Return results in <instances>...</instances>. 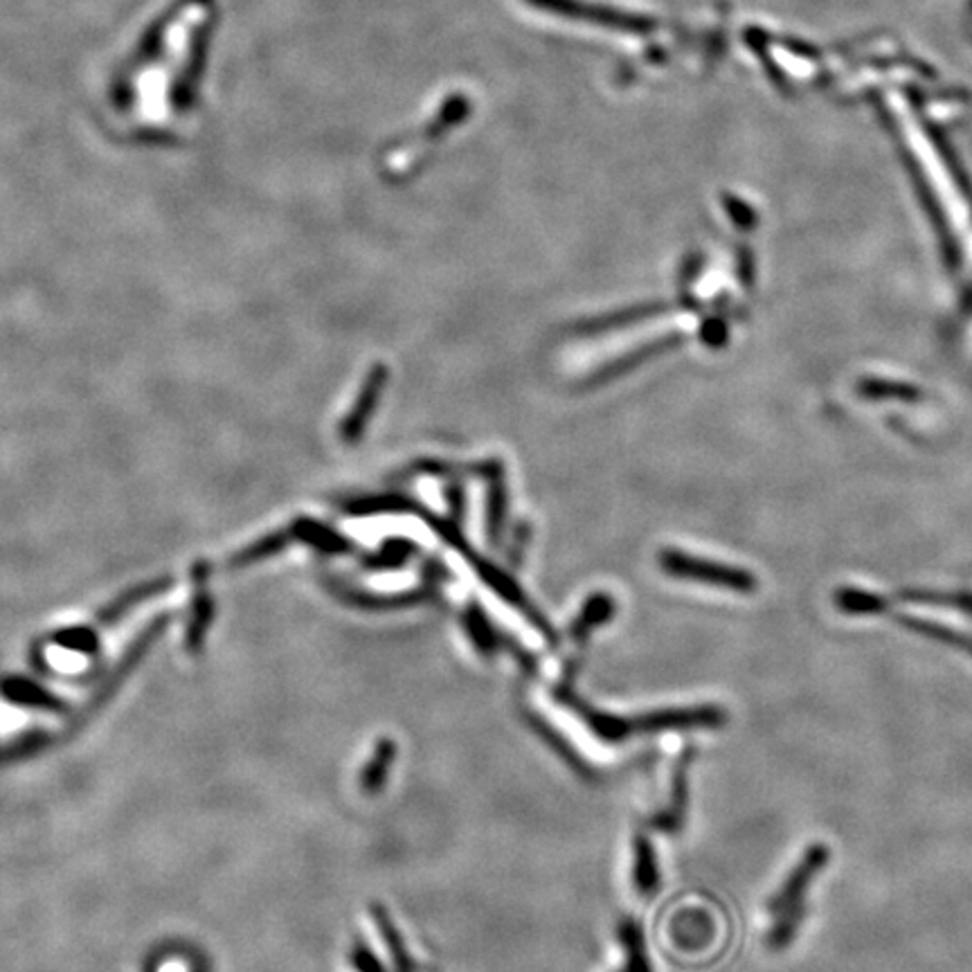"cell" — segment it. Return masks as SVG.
Listing matches in <instances>:
<instances>
[{
	"instance_id": "cell-1",
	"label": "cell",
	"mask_w": 972,
	"mask_h": 972,
	"mask_svg": "<svg viewBox=\"0 0 972 972\" xmlns=\"http://www.w3.org/2000/svg\"><path fill=\"white\" fill-rule=\"evenodd\" d=\"M525 3L529 8L540 10V12L563 17L568 21H581V23H590V25H599V28H608V30H617V32L647 34V32H653L658 28V23L653 19L623 12L617 8H608V6H597V3L592 6V3H586V0H525Z\"/></svg>"
},
{
	"instance_id": "cell-2",
	"label": "cell",
	"mask_w": 972,
	"mask_h": 972,
	"mask_svg": "<svg viewBox=\"0 0 972 972\" xmlns=\"http://www.w3.org/2000/svg\"><path fill=\"white\" fill-rule=\"evenodd\" d=\"M660 566L673 579H686V581L707 583V586L727 588V590H736V592H752L756 588V579L741 568L696 559V557H691V554L675 551V549H666L660 554Z\"/></svg>"
},
{
	"instance_id": "cell-3",
	"label": "cell",
	"mask_w": 972,
	"mask_h": 972,
	"mask_svg": "<svg viewBox=\"0 0 972 972\" xmlns=\"http://www.w3.org/2000/svg\"><path fill=\"white\" fill-rule=\"evenodd\" d=\"M727 721V714L718 705H691V707H664L638 716H627L629 736L675 732V730H718Z\"/></svg>"
},
{
	"instance_id": "cell-4",
	"label": "cell",
	"mask_w": 972,
	"mask_h": 972,
	"mask_svg": "<svg viewBox=\"0 0 972 972\" xmlns=\"http://www.w3.org/2000/svg\"><path fill=\"white\" fill-rule=\"evenodd\" d=\"M828 860H830V849L826 845H821V842L810 845L802 854V858L795 865V869L786 876V880L779 887V891L768 900L771 917H777V914H782L788 908L804 906L808 887L813 885L817 873L828 865Z\"/></svg>"
},
{
	"instance_id": "cell-5",
	"label": "cell",
	"mask_w": 972,
	"mask_h": 972,
	"mask_svg": "<svg viewBox=\"0 0 972 972\" xmlns=\"http://www.w3.org/2000/svg\"><path fill=\"white\" fill-rule=\"evenodd\" d=\"M693 747H686L678 763L673 768V777H671V795H669V804L664 810H660L653 817V828L660 833H678L682 828V824L686 821V808H689V771L693 763Z\"/></svg>"
},
{
	"instance_id": "cell-6",
	"label": "cell",
	"mask_w": 972,
	"mask_h": 972,
	"mask_svg": "<svg viewBox=\"0 0 972 972\" xmlns=\"http://www.w3.org/2000/svg\"><path fill=\"white\" fill-rule=\"evenodd\" d=\"M385 383H387V370L383 365L372 368V372L368 374V379L363 383V390H361L356 403L352 405L350 414H347V420L340 424V437L344 442L352 444V442L361 440L365 426L372 420V412L376 410V405L381 401Z\"/></svg>"
},
{
	"instance_id": "cell-7",
	"label": "cell",
	"mask_w": 972,
	"mask_h": 972,
	"mask_svg": "<svg viewBox=\"0 0 972 972\" xmlns=\"http://www.w3.org/2000/svg\"><path fill=\"white\" fill-rule=\"evenodd\" d=\"M207 581V566L205 563H196L194 566V603H192V619L187 627V649L189 651H198V647L203 644V638L210 629V623L215 619V601L205 588Z\"/></svg>"
},
{
	"instance_id": "cell-8",
	"label": "cell",
	"mask_w": 972,
	"mask_h": 972,
	"mask_svg": "<svg viewBox=\"0 0 972 972\" xmlns=\"http://www.w3.org/2000/svg\"><path fill=\"white\" fill-rule=\"evenodd\" d=\"M396 754H399V745L390 736H381L374 743L372 754H370L368 763L361 771V777H359V786L365 795L372 797L385 788V784L390 779V771L396 761Z\"/></svg>"
},
{
	"instance_id": "cell-9",
	"label": "cell",
	"mask_w": 972,
	"mask_h": 972,
	"mask_svg": "<svg viewBox=\"0 0 972 972\" xmlns=\"http://www.w3.org/2000/svg\"><path fill=\"white\" fill-rule=\"evenodd\" d=\"M633 885L638 893L644 898L655 896L662 885L653 842L649 840V836H644V833H638L633 842Z\"/></svg>"
},
{
	"instance_id": "cell-10",
	"label": "cell",
	"mask_w": 972,
	"mask_h": 972,
	"mask_svg": "<svg viewBox=\"0 0 972 972\" xmlns=\"http://www.w3.org/2000/svg\"><path fill=\"white\" fill-rule=\"evenodd\" d=\"M614 617V599L606 592H594L588 597V601L581 606L579 617L570 623V638L579 644L588 642V638L601 629Z\"/></svg>"
},
{
	"instance_id": "cell-11",
	"label": "cell",
	"mask_w": 972,
	"mask_h": 972,
	"mask_svg": "<svg viewBox=\"0 0 972 972\" xmlns=\"http://www.w3.org/2000/svg\"><path fill=\"white\" fill-rule=\"evenodd\" d=\"M464 631L466 638L471 640L473 649L482 655V658H494L498 651H503V638L498 635V631L494 629V623L489 621V617L484 614V610L477 603L466 606L464 610Z\"/></svg>"
},
{
	"instance_id": "cell-12",
	"label": "cell",
	"mask_w": 972,
	"mask_h": 972,
	"mask_svg": "<svg viewBox=\"0 0 972 972\" xmlns=\"http://www.w3.org/2000/svg\"><path fill=\"white\" fill-rule=\"evenodd\" d=\"M172 586H174L172 579H156V581H149V583H143V586H135L133 590L120 594L111 606H106L102 610L100 623H102V627H111V623H115L120 617H124L131 608H135L137 603H145V601L167 592Z\"/></svg>"
},
{
	"instance_id": "cell-13",
	"label": "cell",
	"mask_w": 972,
	"mask_h": 972,
	"mask_svg": "<svg viewBox=\"0 0 972 972\" xmlns=\"http://www.w3.org/2000/svg\"><path fill=\"white\" fill-rule=\"evenodd\" d=\"M370 912H372L374 926L381 932V937L385 941V948H387V952H390V957H392V961L396 965V972H414V961L410 959L405 941H403L399 928L394 926V921L390 919L387 910L383 906H379V902H374V906L370 908Z\"/></svg>"
},
{
	"instance_id": "cell-14",
	"label": "cell",
	"mask_w": 972,
	"mask_h": 972,
	"mask_svg": "<svg viewBox=\"0 0 972 972\" xmlns=\"http://www.w3.org/2000/svg\"><path fill=\"white\" fill-rule=\"evenodd\" d=\"M619 941L623 948V959H627V965H623V972H653L651 959H649V950H647V941H644V932L642 928L627 919L621 921L619 926Z\"/></svg>"
},
{
	"instance_id": "cell-15",
	"label": "cell",
	"mask_w": 972,
	"mask_h": 972,
	"mask_svg": "<svg viewBox=\"0 0 972 972\" xmlns=\"http://www.w3.org/2000/svg\"><path fill=\"white\" fill-rule=\"evenodd\" d=\"M291 538H293L291 529L268 534V536L259 538L257 542H252V545L244 547L241 551H237L235 557L228 561V566L230 568H248L252 563H259V561L268 559V557H275V554H280L291 542Z\"/></svg>"
},
{
	"instance_id": "cell-16",
	"label": "cell",
	"mask_w": 972,
	"mask_h": 972,
	"mask_svg": "<svg viewBox=\"0 0 972 972\" xmlns=\"http://www.w3.org/2000/svg\"><path fill=\"white\" fill-rule=\"evenodd\" d=\"M3 693L10 701L28 705V707H39V710H48V712H61L65 707L63 701L52 696L50 691L32 684L28 680H8L3 684Z\"/></svg>"
},
{
	"instance_id": "cell-17",
	"label": "cell",
	"mask_w": 972,
	"mask_h": 972,
	"mask_svg": "<svg viewBox=\"0 0 972 972\" xmlns=\"http://www.w3.org/2000/svg\"><path fill=\"white\" fill-rule=\"evenodd\" d=\"M291 534H293V538H300L302 542H309L324 554H340V551L350 549V542H347V538H342L340 534H335L333 529H329L324 525H318L316 520H298L291 527Z\"/></svg>"
},
{
	"instance_id": "cell-18",
	"label": "cell",
	"mask_w": 972,
	"mask_h": 972,
	"mask_svg": "<svg viewBox=\"0 0 972 972\" xmlns=\"http://www.w3.org/2000/svg\"><path fill=\"white\" fill-rule=\"evenodd\" d=\"M900 621L906 623V627H908L912 633H919V635H923V638H928V640H934V642H941V644L954 647V649H959V651L972 655V635H965V633L952 631V629H948V627H941V623L926 621V619H917V617H902Z\"/></svg>"
},
{
	"instance_id": "cell-19",
	"label": "cell",
	"mask_w": 972,
	"mask_h": 972,
	"mask_svg": "<svg viewBox=\"0 0 972 972\" xmlns=\"http://www.w3.org/2000/svg\"><path fill=\"white\" fill-rule=\"evenodd\" d=\"M804 919H806V902L804 906L788 908L782 914L773 917V928L768 932V945L773 950H784L786 945H790L795 941Z\"/></svg>"
},
{
	"instance_id": "cell-20",
	"label": "cell",
	"mask_w": 972,
	"mask_h": 972,
	"mask_svg": "<svg viewBox=\"0 0 972 972\" xmlns=\"http://www.w3.org/2000/svg\"><path fill=\"white\" fill-rule=\"evenodd\" d=\"M836 603L840 610H845L849 614H880L887 610V601L882 597L871 594V592H862V590H854V588L838 590Z\"/></svg>"
},
{
	"instance_id": "cell-21",
	"label": "cell",
	"mask_w": 972,
	"mask_h": 972,
	"mask_svg": "<svg viewBox=\"0 0 972 972\" xmlns=\"http://www.w3.org/2000/svg\"><path fill=\"white\" fill-rule=\"evenodd\" d=\"M664 309H666V307L655 304V307H640V309L619 311V313H612V316H603V318H599V320H592L590 324L581 327V331H583V333H594V331H606V329H617V327H629L631 322H638V320L651 318V316H655V313H662Z\"/></svg>"
},
{
	"instance_id": "cell-22",
	"label": "cell",
	"mask_w": 972,
	"mask_h": 972,
	"mask_svg": "<svg viewBox=\"0 0 972 972\" xmlns=\"http://www.w3.org/2000/svg\"><path fill=\"white\" fill-rule=\"evenodd\" d=\"M412 551H416V547L410 542V540H405V538H392L379 554L376 557L372 559V561H368V566L370 568H376V570H387V568H401L407 559H410V554Z\"/></svg>"
},
{
	"instance_id": "cell-23",
	"label": "cell",
	"mask_w": 972,
	"mask_h": 972,
	"mask_svg": "<svg viewBox=\"0 0 972 972\" xmlns=\"http://www.w3.org/2000/svg\"><path fill=\"white\" fill-rule=\"evenodd\" d=\"M56 644L71 651H93L97 644V635L91 629H68L54 638Z\"/></svg>"
},
{
	"instance_id": "cell-24",
	"label": "cell",
	"mask_w": 972,
	"mask_h": 972,
	"mask_svg": "<svg viewBox=\"0 0 972 972\" xmlns=\"http://www.w3.org/2000/svg\"><path fill=\"white\" fill-rule=\"evenodd\" d=\"M352 965L356 972H387L383 961L374 954V950L365 941H356L352 948Z\"/></svg>"
},
{
	"instance_id": "cell-25",
	"label": "cell",
	"mask_w": 972,
	"mask_h": 972,
	"mask_svg": "<svg viewBox=\"0 0 972 972\" xmlns=\"http://www.w3.org/2000/svg\"><path fill=\"white\" fill-rule=\"evenodd\" d=\"M910 601H923V603H941V606H954L963 612H972V594H937V592H910L906 594Z\"/></svg>"
},
{
	"instance_id": "cell-26",
	"label": "cell",
	"mask_w": 972,
	"mask_h": 972,
	"mask_svg": "<svg viewBox=\"0 0 972 972\" xmlns=\"http://www.w3.org/2000/svg\"><path fill=\"white\" fill-rule=\"evenodd\" d=\"M492 507H489V525H492V536L498 538V529L503 525V518L507 514V498H505V486L503 484H494L492 489V498H489Z\"/></svg>"
},
{
	"instance_id": "cell-27",
	"label": "cell",
	"mask_w": 972,
	"mask_h": 972,
	"mask_svg": "<svg viewBox=\"0 0 972 972\" xmlns=\"http://www.w3.org/2000/svg\"><path fill=\"white\" fill-rule=\"evenodd\" d=\"M621 972H623V970H621Z\"/></svg>"
}]
</instances>
